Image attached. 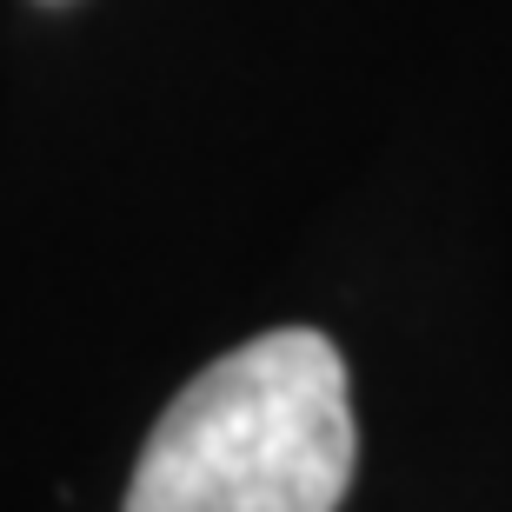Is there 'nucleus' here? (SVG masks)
Masks as SVG:
<instances>
[{
  "label": "nucleus",
  "instance_id": "nucleus-1",
  "mask_svg": "<svg viewBox=\"0 0 512 512\" xmlns=\"http://www.w3.org/2000/svg\"><path fill=\"white\" fill-rule=\"evenodd\" d=\"M353 479V399L326 333L280 326L180 386L120 512H333Z\"/></svg>",
  "mask_w": 512,
  "mask_h": 512
}]
</instances>
